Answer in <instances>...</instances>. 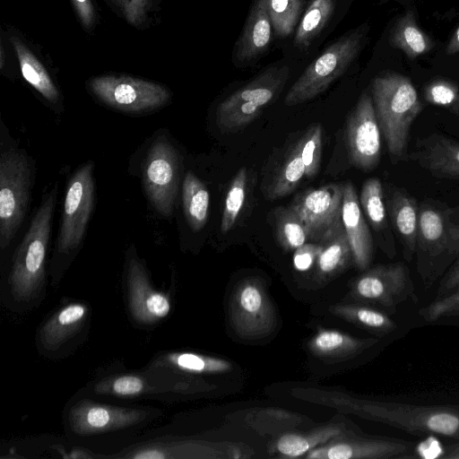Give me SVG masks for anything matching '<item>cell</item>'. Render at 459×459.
Wrapping results in <instances>:
<instances>
[{
  "label": "cell",
  "instance_id": "cell-48",
  "mask_svg": "<svg viewBox=\"0 0 459 459\" xmlns=\"http://www.w3.org/2000/svg\"><path fill=\"white\" fill-rule=\"evenodd\" d=\"M456 104H457V105H458V107H459V100H458V101H457V103H456Z\"/></svg>",
  "mask_w": 459,
  "mask_h": 459
},
{
  "label": "cell",
  "instance_id": "cell-18",
  "mask_svg": "<svg viewBox=\"0 0 459 459\" xmlns=\"http://www.w3.org/2000/svg\"><path fill=\"white\" fill-rule=\"evenodd\" d=\"M342 220L353 262L359 270L365 271L372 260L373 241L356 189L351 181L343 183Z\"/></svg>",
  "mask_w": 459,
  "mask_h": 459
},
{
  "label": "cell",
  "instance_id": "cell-42",
  "mask_svg": "<svg viewBox=\"0 0 459 459\" xmlns=\"http://www.w3.org/2000/svg\"><path fill=\"white\" fill-rule=\"evenodd\" d=\"M322 250V244L312 242L305 243L296 248L293 254V266L299 272L309 270L316 262Z\"/></svg>",
  "mask_w": 459,
  "mask_h": 459
},
{
  "label": "cell",
  "instance_id": "cell-29",
  "mask_svg": "<svg viewBox=\"0 0 459 459\" xmlns=\"http://www.w3.org/2000/svg\"><path fill=\"white\" fill-rule=\"evenodd\" d=\"M320 244H322V250L316 260V274L318 277L333 276L353 261L351 248L344 228L340 229Z\"/></svg>",
  "mask_w": 459,
  "mask_h": 459
},
{
  "label": "cell",
  "instance_id": "cell-12",
  "mask_svg": "<svg viewBox=\"0 0 459 459\" xmlns=\"http://www.w3.org/2000/svg\"><path fill=\"white\" fill-rule=\"evenodd\" d=\"M230 322L242 339H260L276 326L274 307L261 280L246 278L235 287L230 299Z\"/></svg>",
  "mask_w": 459,
  "mask_h": 459
},
{
  "label": "cell",
  "instance_id": "cell-25",
  "mask_svg": "<svg viewBox=\"0 0 459 459\" xmlns=\"http://www.w3.org/2000/svg\"><path fill=\"white\" fill-rule=\"evenodd\" d=\"M353 432L345 425L331 423L305 433H286L274 443L273 449L281 457L305 456L310 450L333 438Z\"/></svg>",
  "mask_w": 459,
  "mask_h": 459
},
{
  "label": "cell",
  "instance_id": "cell-19",
  "mask_svg": "<svg viewBox=\"0 0 459 459\" xmlns=\"http://www.w3.org/2000/svg\"><path fill=\"white\" fill-rule=\"evenodd\" d=\"M379 342L377 338H359L336 329L318 328L307 342L310 352L325 361L353 358Z\"/></svg>",
  "mask_w": 459,
  "mask_h": 459
},
{
  "label": "cell",
  "instance_id": "cell-35",
  "mask_svg": "<svg viewBox=\"0 0 459 459\" xmlns=\"http://www.w3.org/2000/svg\"><path fill=\"white\" fill-rule=\"evenodd\" d=\"M273 29L281 38L290 35L299 22L302 0H267Z\"/></svg>",
  "mask_w": 459,
  "mask_h": 459
},
{
  "label": "cell",
  "instance_id": "cell-5",
  "mask_svg": "<svg viewBox=\"0 0 459 459\" xmlns=\"http://www.w3.org/2000/svg\"><path fill=\"white\" fill-rule=\"evenodd\" d=\"M356 408L367 419L414 436H441L459 440V405L360 401Z\"/></svg>",
  "mask_w": 459,
  "mask_h": 459
},
{
  "label": "cell",
  "instance_id": "cell-6",
  "mask_svg": "<svg viewBox=\"0 0 459 459\" xmlns=\"http://www.w3.org/2000/svg\"><path fill=\"white\" fill-rule=\"evenodd\" d=\"M416 251L419 274L429 288L459 255V223L449 211L430 204L419 210Z\"/></svg>",
  "mask_w": 459,
  "mask_h": 459
},
{
  "label": "cell",
  "instance_id": "cell-1",
  "mask_svg": "<svg viewBox=\"0 0 459 459\" xmlns=\"http://www.w3.org/2000/svg\"><path fill=\"white\" fill-rule=\"evenodd\" d=\"M34 160L0 126V247L10 246L30 208L35 182Z\"/></svg>",
  "mask_w": 459,
  "mask_h": 459
},
{
  "label": "cell",
  "instance_id": "cell-7",
  "mask_svg": "<svg viewBox=\"0 0 459 459\" xmlns=\"http://www.w3.org/2000/svg\"><path fill=\"white\" fill-rule=\"evenodd\" d=\"M288 66H272L241 87L218 106L215 122L222 133H233L252 123L283 90Z\"/></svg>",
  "mask_w": 459,
  "mask_h": 459
},
{
  "label": "cell",
  "instance_id": "cell-14",
  "mask_svg": "<svg viewBox=\"0 0 459 459\" xmlns=\"http://www.w3.org/2000/svg\"><path fill=\"white\" fill-rule=\"evenodd\" d=\"M415 444L400 438L360 436L351 432L310 450L307 459L414 458Z\"/></svg>",
  "mask_w": 459,
  "mask_h": 459
},
{
  "label": "cell",
  "instance_id": "cell-26",
  "mask_svg": "<svg viewBox=\"0 0 459 459\" xmlns=\"http://www.w3.org/2000/svg\"><path fill=\"white\" fill-rule=\"evenodd\" d=\"M335 316L359 326L377 336H385L397 329L392 315L377 307L362 303H338L329 307Z\"/></svg>",
  "mask_w": 459,
  "mask_h": 459
},
{
  "label": "cell",
  "instance_id": "cell-15",
  "mask_svg": "<svg viewBox=\"0 0 459 459\" xmlns=\"http://www.w3.org/2000/svg\"><path fill=\"white\" fill-rule=\"evenodd\" d=\"M380 127L372 98L364 92L351 113L346 142L351 162L359 169L371 170L381 156Z\"/></svg>",
  "mask_w": 459,
  "mask_h": 459
},
{
  "label": "cell",
  "instance_id": "cell-22",
  "mask_svg": "<svg viewBox=\"0 0 459 459\" xmlns=\"http://www.w3.org/2000/svg\"><path fill=\"white\" fill-rule=\"evenodd\" d=\"M178 204H180L183 219L189 230L194 233L200 232L208 221L210 192L193 170H184Z\"/></svg>",
  "mask_w": 459,
  "mask_h": 459
},
{
  "label": "cell",
  "instance_id": "cell-13",
  "mask_svg": "<svg viewBox=\"0 0 459 459\" xmlns=\"http://www.w3.org/2000/svg\"><path fill=\"white\" fill-rule=\"evenodd\" d=\"M342 183H329L297 196L290 206L304 222L308 240L321 243L343 228Z\"/></svg>",
  "mask_w": 459,
  "mask_h": 459
},
{
  "label": "cell",
  "instance_id": "cell-28",
  "mask_svg": "<svg viewBox=\"0 0 459 459\" xmlns=\"http://www.w3.org/2000/svg\"><path fill=\"white\" fill-rule=\"evenodd\" d=\"M390 42L411 59L429 52L434 46L431 39L419 27L411 11L397 21L391 32Z\"/></svg>",
  "mask_w": 459,
  "mask_h": 459
},
{
  "label": "cell",
  "instance_id": "cell-45",
  "mask_svg": "<svg viewBox=\"0 0 459 459\" xmlns=\"http://www.w3.org/2000/svg\"><path fill=\"white\" fill-rule=\"evenodd\" d=\"M444 459H459V440L446 446L441 455Z\"/></svg>",
  "mask_w": 459,
  "mask_h": 459
},
{
  "label": "cell",
  "instance_id": "cell-17",
  "mask_svg": "<svg viewBox=\"0 0 459 459\" xmlns=\"http://www.w3.org/2000/svg\"><path fill=\"white\" fill-rule=\"evenodd\" d=\"M146 415L144 411L139 409L82 400L70 408L68 422L74 433L90 436L134 426L142 421Z\"/></svg>",
  "mask_w": 459,
  "mask_h": 459
},
{
  "label": "cell",
  "instance_id": "cell-38",
  "mask_svg": "<svg viewBox=\"0 0 459 459\" xmlns=\"http://www.w3.org/2000/svg\"><path fill=\"white\" fill-rule=\"evenodd\" d=\"M420 316L428 323L459 316V284L450 292L436 297L419 310Z\"/></svg>",
  "mask_w": 459,
  "mask_h": 459
},
{
  "label": "cell",
  "instance_id": "cell-32",
  "mask_svg": "<svg viewBox=\"0 0 459 459\" xmlns=\"http://www.w3.org/2000/svg\"><path fill=\"white\" fill-rule=\"evenodd\" d=\"M275 235L286 250H295L308 240L304 222L293 207H279L274 211Z\"/></svg>",
  "mask_w": 459,
  "mask_h": 459
},
{
  "label": "cell",
  "instance_id": "cell-8",
  "mask_svg": "<svg viewBox=\"0 0 459 459\" xmlns=\"http://www.w3.org/2000/svg\"><path fill=\"white\" fill-rule=\"evenodd\" d=\"M96 200L94 162L78 167L66 183L55 255L71 256L82 247Z\"/></svg>",
  "mask_w": 459,
  "mask_h": 459
},
{
  "label": "cell",
  "instance_id": "cell-31",
  "mask_svg": "<svg viewBox=\"0 0 459 459\" xmlns=\"http://www.w3.org/2000/svg\"><path fill=\"white\" fill-rule=\"evenodd\" d=\"M305 176L301 143L297 142L277 171L269 188V199H277L293 192Z\"/></svg>",
  "mask_w": 459,
  "mask_h": 459
},
{
  "label": "cell",
  "instance_id": "cell-2",
  "mask_svg": "<svg viewBox=\"0 0 459 459\" xmlns=\"http://www.w3.org/2000/svg\"><path fill=\"white\" fill-rule=\"evenodd\" d=\"M137 177L152 210L173 216L184 175V158L167 130L156 131L135 155Z\"/></svg>",
  "mask_w": 459,
  "mask_h": 459
},
{
  "label": "cell",
  "instance_id": "cell-36",
  "mask_svg": "<svg viewBox=\"0 0 459 459\" xmlns=\"http://www.w3.org/2000/svg\"><path fill=\"white\" fill-rule=\"evenodd\" d=\"M247 185V170L241 168L235 175L226 195L221 222V232L227 233L236 223L246 199Z\"/></svg>",
  "mask_w": 459,
  "mask_h": 459
},
{
  "label": "cell",
  "instance_id": "cell-3",
  "mask_svg": "<svg viewBox=\"0 0 459 459\" xmlns=\"http://www.w3.org/2000/svg\"><path fill=\"white\" fill-rule=\"evenodd\" d=\"M57 195L58 182H56L42 195L30 226L14 252L9 284L13 296L18 300L32 299L43 282Z\"/></svg>",
  "mask_w": 459,
  "mask_h": 459
},
{
  "label": "cell",
  "instance_id": "cell-46",
  "mask_svg": "<svg viewBox=\"0 0 459 459\" xmlns=\"http://www.w3.org/2000/svg\"><path fill=\"white\" fill-rule=\"evenodd\" d=\"M446 53L447 55H454L456 53H459V27L456 29V30L452 35L446 48Z\"/></svg>",
  "mask_w": 459,
  "mask_h": 459
},
{
  "label": "cell",
  "instance_id": "cell-37",
  "mask_svg": "<svg viewBox=\"0 0 459 459\" xmlns=\"http://www.w3.org/2000/svg\"><path fill=\"white\" fill-rule=\"evenodd\" d=\"M323 130L320 124L310 126L299 139L301 156L305 165V176L313 178L316 176L321 163Z\"/></svg>",
  "mask_w": 459,
  "mask_h": 459
},
{
  "label": "cell",
  "instance_id": "cell-43",
  "mask_svg": "<svg viewBox=\"0 0 459 459\" xmlns=\"http://www.w3.org/2000/svg\"><path fill=\"white\" fill-rule=\"evenodd\" d=\"M72 3L82 27L87 31L92 30L96 22V12L92 1L72 0Z\"/></svg>",
  "mask_w": 459,
  "mask_h": 459
},
{
  "label": "cell",
  "instance_id": "cell-40",
  "mask_svg": "<svg viewBox=\"0 0 459 459\" xmlns=\"http://www.w3.org/2000/svg\"><path fill=\"white\" fill-rule=\"evenodd\" d=\"M121 16L132 26L143 27L153 6V0H109Z\"/></svg>",
  "mask_w": 459,
  "mask_h": 459
},
{
  "label": "cell",
  "instance_id": "cell-23",
  "mask_svg": "<svg viewBox=\"0 0 459 459\" xmlns=\"http://www.w3.org/2000/svg\"><path fill=\"white\" fill-rule=\"evenodd\" d=\"M414 159L436 177L459 178V143L443 136L423 142Z\"/></svg>",
  "mask_w": 459,
  "mask_h": 459
},
{
  "label": "cell",
  "instance_id": "cell-47",
  "mask_svg": "<svg viewBox=\"0 0 459 459\" xmlns=\"http://www.w3.org/2000/svg\"><path fill=\"white\" fill-rule=\"evenodd\" d=\"M0 67L1 69L4 68V48H3V45L1 44V48H0Z\"/></svg>",
  "mask_w": 459,
  "mask_h": 459
},
{
  "label": "cell",
  "instance_id": "cell-4",
  "mask_svg": "<svg viewBox=\"0 0 459 459\" xmlns=\"http://www.w3.org/2000/svg\"><path fill=\"white\" fill-rule=\"evenodd\" d=\"M377 122L393 160L405 152L413 120L422 109L411 80L396 73L377 76L371 86Z\"/></svg>",
  "mask_w": 459,
  "mask_h": 459
},
{
  "label": "cell",
  "instance_id": "cell-44",
  "mask_svg": "<svg viewBox=\"0 0 459 459\" xmlns=\"http://www.w3.org/2000/svg\"><path fill=\"white\" fill-rule=\"evenodd\" d=\"M459 284V257L445 273L439 281L436 297H441L453 290Z\"/></svg>",
  "mask_w": 459,
  "mask_h": 459
},
{
  "label": "cell",
  "instance_id": "cell-27",
  "mask_svg": "<svg viewBox=\"0 0 459 459\" xmlns=\"http://www.w3.org/2000/svg\"><path fill=\"white\" fill-rule=\"evenodd\" d=\"M87 310V307L82 303H71L56 311L40 330L44 348L57 350L81 328Z\"/></svg>",
  "mask_w": 459,
  "mask_h": 459
},
{
  "label": "cell",
  "instance_id": "cell-9",
  "mask_svg": "<svg viewBox=\"0 0 459 459\" xmlns=\"http://www.w3.org/2000/svg\"><path fill=\"white\" fill-rule=\"evenodd\" d=\"M364 34L356 30L326 48L301 74L287 92L284 104L295 106L315 99L341 77L358 56Z\"/></svg>",
  "mask_w": 459,
  "mask_h": 459
},
{
  "label": "cell",
  "instance_id": "cell-41",
  "mask_svg": "<svg viewBox=\"0 0 459 459\" xmlns=\"http://www.w3.org/2000/svg\"><path fill=\"white\" fill-rule=\"evenodd\" d=\"M424 97L433 105L449 107L457 103L459 88L451 82L436 80L426 86Z\"/></svg>",
  "mask_w": 459,
  "mask_h": 459
},
{
  "label": "cell",
  "instance_id": "cell-20",
  "mask_svg": "<svg viewBox=\"0 0 459 459\" xmlns=\"http://www.w3.org/2000/svg\"><path fill=\"white\" fill-rule=\"evenodd\" d=\"M9 39L15 50L24 80L46 102L50 104L56 112L63 111V100L60 91L44 65L16 33L11 34Z\"/></svg>",
  "mask_w": 459,
  "mask_h": 459
},
{
  "label": "cell",
  "instance_id": "cell-16",
  "mask_svg": "<svg viewBox=\"0 0 459 459\" xmlns=\"http://www.w3.org/2000/svg\"><path fill=\"white\" fill-rule=\"evenodd\" d=\"M126 256L130 312L138 323L155 324L165 318L170 312L169 299L152 287L142 261L135 254L134 246L128 248Z\"/></svg>",
  "mask_w": 459,
  "mask_h": 459
},
{
  "label": "cell",
  "instance_id": "cell-11",
  "mask_svg": "<svg viewBox=\"0 0 459 459\" xmlns=\"http://www.w3.org/2000/svg\"><path fill=\"white\" fill-rule=\"evenodd\" d=\"M350 296L390 315L407 300L418 299L410 271L402 263L378 264L365 270L352 281Z\"/></svg>",
  "mask_w": 459,
  "mask_h": 459
},
{
  "label": "cell",
  "instance_id": "cell-34",
  "mask_svg": "<svg viewBox=\"0 0 459 459\" xmlns=\"http://www.w3.org/2000/svg\"><path fill=\"white\" fill-rule=\"evenodd\" d=\"M359 203L372 228L376 231L382 230L386 224V212L382 183L378 178H372L364 182Z\"/></svg>",
  "mask_w": 459,
  "mask_h": 459
},
{
  "label": "cell",
  "instance_id": "cell-10",
  "mask_svg": "<svg viewBox=\"0 0 459 459\" xmlns=\"http://www.w3.org/2000/svg\"><path fill=\"white\" fill-rule=\"evenodd\" d=\"M87 88L108 108L133 115L158 110L165 107L172 97L168 87L129 75L95 76L87 82Z\"/></svg>",
  "mask_w": 459,
  "mask_h": 459
},
{
  "label": "cell",
  "instance_id": "cell-33",
  "mask_svg": "<svg viewBox=\"0 0 459 459\" xmlns=\"http://www.w3.org/2000/svg\"><path fill=\"white\" fill-rule=\"evenodd\" d=\"M164 360L174 368L193 374H221L232 368L227 359L193 352L169 353Z\"/></svg>",
  "mask_w": 459,
  "mask_h": 459
},
{
  "label": "cell",
  "instance_id": "cell-30",
  "mask_svg": "<svg viewBox=\"0 0 459 459\" xmlns=\"http://www.w3.org/2000/svg\"><path fill=\"white\" fill-rule=\"evenodd\" d=\"M336 0H312L299 22L294 45L306 48L324 30L335 9Z\"/></svg>",
  "mask_w": 459,
  "mask_h": 459
},
{
  "label": "cell",
  "instance_id": "cell-39",
  "mask_svg": "<svg viewBox=\"0 0 459 459\" xmlns=\"http://www.w3.org/2000/svg\"><path fill=\"white\" fill-rule=\"evenodd\" d=\"M143 378L134 375H122L97 385V391L117 396H134L147 392Z\"/></svg>",
  "mask_w": 459,
  "mask_h": 459
},
{
  "label": "cell",
  "instance_id": "cell-24",
  "mask_svg": "<svg viewBox=\"0 0 459 459\" xmlns=\"http://www.w3.org/2000/svg\"><path fill=\"white\" fill-rule=\"evenodd\" d=\"M389 213L394 228L403 246L404 258L410 261L416 252L419 210L415 200L400 190L389 199Z\"/></svg>",
  "mask_w": 459,
  "mask_h": 459
},
{
  "label": "cell",
  "instance_id": "cell-21",
  "mask_svg": "<svg viewBox=\"0 0 459 459\" xmlns=\"http://www.w3.org/2000/svg\"><path fill=\"white\" fill-rule=\"evenodd\" d=\"M272 27L267 0H255L236 44V60L250 62L266 52L272 39Z\"/></svg>",
  "mask_w": 459,
  "mask_h": 459
}]
</instances>
